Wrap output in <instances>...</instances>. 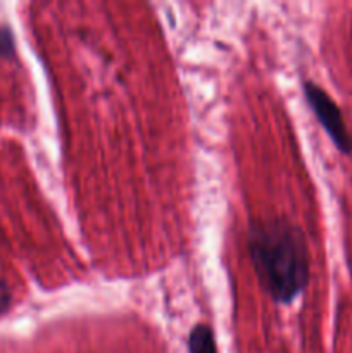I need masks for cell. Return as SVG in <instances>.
Segmentation results:
<instances>
[{"mask_svg":"<svg viewBox=\"0 0 352 353\" xmlns=\"http://www.w3.org/2000/svg\"><path fill=\"white\" fill-rule=\"evenodd\" d=\"M304 95L307 103L313 109L314 116L321 123L323 130L335 143V147L342 154H351L352 152V137L345 126L344 116L340 112V107L333 102L330 95L323 88L313 81H304Z\"/></svg>","mask_w":352,"mask_h":353,"instance_id":"2","label":"cell"},{"mask_svg":"<svg viewBox=\"0 0 352 353\" xmlns=\"http://www.w3.org/2000/svg\"><path fill=\"white\" fill-rule=\"evenodd\" d=\"M10 305V290L7 283L0 278V314L6 312Z\"/></svg>","mask_w":352,"mask_h":353,"instance_id":"5","label":"cell"},{"mask_svg":"<svg viewBox=\"0 0 352 353\" xmlns=\"http://www.w3.org/2000/svg\"><path fill=\"white\" fill-rule=\"evenodd\" d=\"M248 255L262 290L290 303L309 283V254L302 231L285 219L259 221L247 238Z\"/></svg>","mask_w":352,"mask_h":353,"instance_id":"1","label":"cell"},{"mask_svg":"<svg viewBox=\"0 0 352 353\" xmlns=\"http://www.w3.org/2000/svg\"><path fill=\"white\" fill-rule=\"evenodd\" d=\"M188 353H217L214 333L206 324H197L188 336Z\"/></svg>","mask_w":352,"mask_h":353,"instance_id":"3","label":"cell"},{"mask_svg":"<svg viewBox=\"0 0 352 353\" xmlns=\"http://www.w3.org/2000/svg\"><path fill=\"white\" fill-rule=\"evenodd\" d=\"M16 54V43H14L12 31L7 26H0V55L2 57H14Z\"/></svg>","mask_w":352,"mask_h":353,"instance_id":"4","label":"cell"}]
</instances>
